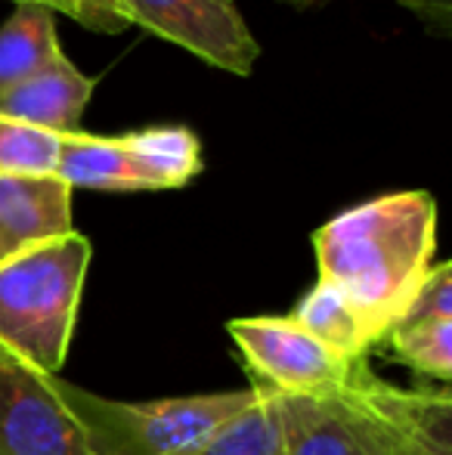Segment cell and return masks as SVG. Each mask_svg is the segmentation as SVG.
Masks as SVG:
<instances>
[{
    "label": "cell",
    "instance_id": "obj_1",
    "mask_svg": "<svg viewBox=\"0 0 452 455\" xmlns=\"http://www.w3.org/2000/svg\"><path fill=\"white\" fill-rule=\"evenodd\" d=\"M437 202L409 189L341 211L313 233L320 282L350 300L378 344L434 264Z\"/></svg>",
    "mask_w": 452,
    "mask_h": 455
},
{
    "label": "cell",
    "instance_id": "obj_2",
    "mask_svg": "<svg viewBox=\"0 0 452 455\" xmlns=\"http://www.w3.org/2000/svg\"><path fill=\"white\" fill-rule=\"evenodd\" d=\"M91 258V239L75 229L0 260V347L41 375H59Z\"/></svg>",
    "mask_w": 452,
    "mask_h": 455
},
{
    "label": "cell",
    "instance_id": "obj_3",
    "mask_svg": "<svg viewBox=\"0 0 452 455\" xmlns=\"http://www.w3.org/2000/svg\"><path fill=\"white\" fill-rule=\"evenodd\" d=\"M53 387L78 421L91 455H193L258 394L251 384L224 394L124 403L59 375H53Z\"/></svg>",
    "mask_w": 452,
    "mask_h": 455
},
{
    "label": "cell",
    "instance_id": "obj_4",
    "mask_svg": "<svg viewBox=\"0 0 452 455\" xmlns=\"http://www.w3.org/2000/svg\"><path fill=\"white\" fill-rule=\"evenodd\" d=\"M202 174V143L189 127L164 124L121 137L75 133L62 140L56 177L72 189L155 192L180 189Z\"/></svg>",
    "mask_w": 452,
    "mask_h": 455
},
{
    "label": "cell",
    "instance_id": "obj_5",
    "mask_svg": "<svg viewBox=\"0 0 452 455\" xmlns=\"http://www.w3.org/2000/svg\"><path fill=\"white\" fill-rule=\"evenodd\" d=\"M226 331L260 387L282 396H338L366 363L332 350L289 316L229 319Z\"/></svg>",
    "mask_w": 452,
    "mask_h": 455
},
{
    "label": "cell",
    "instance_id": "obj_6",
    "mask_svg": "<svg viewBox=\"0 0 452 455\" xmlns=\"http://www.w3.org/2000/svg\"><path fill=\"white\" fill-rule=\"evenodd\" d=\"M131 25L189 50L208 66L248 78L260 44L248 31L235 0H121Z\"/></svg>",
    "mask_w": 452,
    "mask_h": 455
},
{
    "label": "cell",
    "instance_id": "obj_7",
    "mask_svg": "<svg viewBox=\"0 0 452 455\" xmlns=\"http://www.w3.org/2000/svg\"><path fill=\"white\" fill-rule=\"evenodd\" d=\"M0 455H91L53 375L0 347Z\"/></svg>",
    "mask_w": 452,
    "mask_h": 455
},
{
    "label": "cell",
    "instance_id": "obj_8",
    "mask_svg": "<svg viewBox=\"0 0 452 455\" xmlns=\"http://www.w3.org/2000/svg\"><path fill=\"white\" fill-rule=\"evenodd\" d=\"M279 412V455H391L393 434L372 415L353 390L338 396H282Z\"/></svg>",
    "mask_w": 452,
    "mask_h": 455
},
{
    "label": "cell",
    "instance_id": "obj_9",
    "mask_svg": "<svg viewBox=\"0 0 452 455\" xmlns=\"http://www.w3.org/2000/svg\"><path fill=\"white\" fill-rule=\"evenodd\" d=\"M72 186L59 177L0 174V260L75 233Z\"/></svg>",
    "mask_w": 452,
    "mask_h": 455
},
{
    "label": "cell",
    "instance_id": "obj_10",
    "mask_svg": "<svg viewBox=\"0 0 452 455\" xmlns=\"http://www.w3.org/2000/svg\"><path fill=\"white\" fill-rule=\"evenodd\" d=\"M97 84L99 78L84 75L62 53L35 78L22 81L10 93L0 96V118L22 121V124L41 127L59 137H75L84 131L81 118Z\"/></svg>",
    "mask_w": 452,
    "mask_h": 455
},
{
    "label": "cell",
    "instance_id": "obj_11",
    "mask_svg": "<svg viewBox=\"0 0 452 455\" xmlns=\"http://www.w3.org/2000/svg\"><path fill=\"white\" fill-rule=\"evenodd\" d=\"M62 56L56 12L41 4H16L12 16L0 25V96Z\"/></svg>",
    "mask_w": 452,
    "mask_h": 455
},
{
    "label": "cell",
    "instance_id": "obj_12",
    "mask_svg": "<svg viewBox=\"0 0 452 455\" xmlns=\"http://www.w3.org/2000/svg\"><path fill=\"white\" fill-rule=\"evenodd\" d=\"M289 319L313 338H320L322 344H329L332 350L350 356V360H369V350L378 344V338L369 331V325L350 307V300L329 282H316L297 300L295 313Z\"/></svg>",
    "mask_w": 452,
    "mask_h": 455
},
{
    "label": "cell",
    "instance_id": "obj_13",
    "mask_svg": "<svg viewBox=\"0 0 452 455\" xmlns=\"http://www.w3.org/2000/svg\"><path fill=\"white\" fill-rule=\"evenodd\" d=\"M385 341L391 344L393 356L418 375L437 378V381L452 378V319L403 313L387 329Z\"/></svg>",
    "mask_w": 452,
    "mask_h": 455
},
{
    "label": "cell",
    "instance_id": "obj_14",
    "mask_svg": "<svg viewBox=\"0 0 452 455\" xmlns=\"http://www.w3.org/2000/svg\"><path fill=\"white\" fill-rule=\"evenodd\" d=\"M254 387H258L254 400L193 455H279L282 434H279L276 394L260 384Z\"/></svg>",
    "mask_w": 452,
    "mask_h": 455
},
{
    "label": "cell",
    "instance_id": "obj_15",
    "mask_svg": "<svg viewBox=\"0 0 452 455\" xmlns=\"http://www.w3.org/2000/svg\"><path fill=\"white\" fill-rule=\"evenodd\" d=\"M59 133L0 118V174L12 177H53L62 152Z\"/></svg>",
    "mask_w": 452,
    "mask_h": 455
},
{
    "label": "cell",
    "instance_id": "obj_16",
    "mask_svg": "<svg viewBox=\"0 0 452 455\" xmlns=\"http://www.w3.org/2000/svg\"><path fill=\"white\" fill-rule=\"evenodd\" d=\"M56 12H66L68 19L81 22L84 28L99 31V35H118L131 28L121 0H53Z\"/></svg>",
    "mask_w": 452,
    "mask_h": 455
},
{
    "label": "cell",
    "instance_id": "obj_17",
    "mask_svg": "<svg viewBox=\"0 0 452 455\" xmlns=\"http://www.w3.org/2000/svg\"><path fill=\"white\" fill-rule=\"evenodd\" d=\"M434 35L447 37L452 25V0H397Z\"/></svg>",
    "mask_w": 452,
    "mask_h": 455
},
{
    "label": "cell",
    "instance_id": "obj_18",
    "mask_svg": "<svg viewBox=\"0 0 452 455\" xmlns=\"http://www.w3.org/2000/svg\"><path fill=\"white\" fill-rule=\"evenodd\" d=\"M356 400H360V396H356ZM391 434H393V450H391V455H452V452H443V450H437V446L424 443V440L406 437V434H397V431H391Z\"/></svg>",
    "mask_w": 452,
    "mask_h": 455
},
{
    "label": "cell",
    "instance_id": "obj_19",
    "mask_svg": "<svg viewBox=\"0 0 452 455\" xmlns=\"http://www.w3.org/2000/svg\"><path fill=\"white\" fill-rule=\"evenodd\" d=\"M282 4L297 6V10H310V6H322V4H329V0H282Z\"/></svg>",
    "mask_w": 452,
    "mask_h": 455
},
{
    "label": "cell",
    "instance_id": "obj_20",
    "mask_svg": "<svg viewBox=\"0 0 452 455\" xmlns=\"http://www.w3.org/2000/svg\"><path fill=\"white\" fill-rule=\"evenodd\" d=\"M12 4H41V6H50V10H53V0H12Z\"/></svg>",
    "mask_w": 452,
    "mask_h": 455
}]
</instances>
